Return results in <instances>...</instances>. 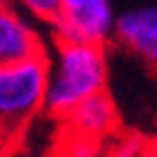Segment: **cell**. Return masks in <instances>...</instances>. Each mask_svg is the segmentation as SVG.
Segmentation results:
<instances>
[{"label": "cell", "mask_w": 157, "mask_h": 157, "mask_svg": "<svg viewBox=\"0 0 157 157\" xmlns=\"http://www.w3.org/2000/svg\"><path fill=\"white\" fill-rule=\"evenodd\" d=\"M107 48L95 43L52 40L48 55L45 115L65 122L70 112L87 97L107 92Z\"/></svg>", "instance_id": "1"}, {"label": "cell", "mask_w": 157, "mask_h": 157, "mask_svg": "<svg viewBox=\"0 0 157 157\" xmlns=\"http://www.w3.org/2000/svg\"><path fill=\"white\" fill-rule=\"evenodd\" d=\"M48 52L0 67V147L13 142L37 112H45Z\"/></svg>", "instance_id": "2"}, {"label": "cell", "mask_w": 157, "mask_h": 157, "mask_svg": "<svg viewBox=\"0 0 157 157\" xmlns=\"http://www.w3.org/2000/svg\"><path fill=\"white\" fill-rule=\"evenodd\" d=\"M115 8L110 0H60V15L50 25L52 40L107 45L115 33Z\"/></svg>", "instance_id": "3"}, {"label": "cell", "mask_w": 157, "mask_h": 157, "mask_svg": "<svg viewBox=\"0 0 157 157\" xmlns=\"http://www.w3.org/2000/svg\"><path fill=\"white\" fill-rule=\"evenodd\" d=\"M45 28L15 5L0 8V67L45 55Z\"/></svg>", "instance_id": "4"}, {"label": "cell", "mask_w": 157, "mask_h": 157, "mask_svg": "<svg viewBox=\"0 0 157 157\" xmlns=\"http://www.w3.org/2000/svg\"><path fill=\"white\" fill-rule=\"evenodd\" d=\"M112 40L147 67L157 70V5H140L120 13Z\"/></svg>", "instance_id": "5"}, {"label": "cell", "mask_w": 157, "mask_h": 157, "mask_svg": "<svg viewBox=\"0 0 157 157\" xmlns=\"http://www.w3.org/2000/svg\"><path fill=\"white\" fill-rule=\"evenodd\" d=\"M63 125H65V132H70V135L107 142L110 137L117 135V125H120L117 105L112 100V95H107V92L92 95L70 112V117Z\"/></svg>", "instance_id": "6"}, {"label": "cell", "mask_w": 157, "mask_h": 157, "mask_svg": "<svg viewBox=\"0 0 157 157\" xmlns=\"http://www.w3.org/2000/svg\"><path fill=\"white\" fill-rule=\"evenodd\" d=\"M102 157H157V137L122 132L105 142Z\"/></svg>", "instance_id": "7"}, {"label": "cell", "mask_w": 157, "mask_h": 157, "mask_svg": "<svg viewBox=\"0 0 157 157\" xmlns=\"http://www.w3.org/2000/svg\"><path fill=\"white\" fill-rule=\"evenodd\" d=\"M10 5L23 10L28 17H33L35 23H40L48 30L60 15V0H10Z\"/></svg>", "instance_id": "8"}, {"label": "cell", "mask_w": 157, "mask_h": 157, "mask_svg": "<svg viewBox=\"0 0 157 157\" xmlns=\"http://www.w3.org/2000/svg\"><path fill=\"white\" fill-rule=\"evenodd\" d=\"M105 142L97 140H87V137H77L65 132L60 145H57V155L55 157H102Z\"/></svg>", "instance_id": "9"}, {"label": "cell", "mask_w": 157, "mask_h": 157, "mask_svg": "<svg viewBox=\"0 0 157 157\" xmlns=\"http://www.w3.org/2000/svg\"><path fill=\"white\" fill-rule=\"evenodd\" d=\"M5 5H10V0H0V8H5Z\"/></svg>", "instance_id": "10"}]
</instances>
